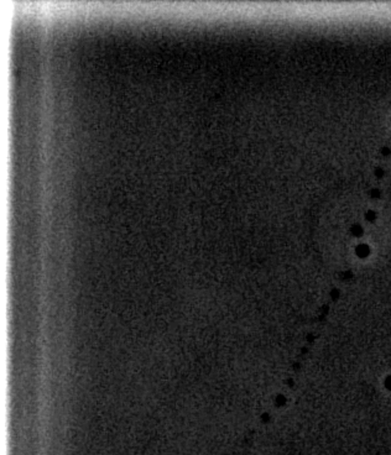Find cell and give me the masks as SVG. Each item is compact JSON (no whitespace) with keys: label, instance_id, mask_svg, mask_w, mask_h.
<instances>
[{"label":"cell","instance_id":"obj_2","mask_svg":"<svg viewBox=\"0 0 391 455\" xmlns=\"http://www.w3.org/2000/svg\"><path fill=\"white\" fill-rule=\"evenodd\" d=\"M366 219H368V220H371V222H374L376 219V213L373 212V211L366 212Z\"/></svg>","mask_w":391,"mask_h":455},{"label":"cell","instance_id":"obj_1","mask_svg":"<svg viewBox=\"0 0 391 455\" xmlns=\"http://www.w3.org/2000/svg\"><path fill=\"white\" fill-rule=\"evenodd\" d=\"M356 254H358L359 256H361V258H364V256H366V255L369 254V248H368L366 245H359L358 249H356Z\"/></svg>","mask_w":391,"mask_h":455},{"label":"cell","instance_id":"obj_6","mask_svg":"<svg viewBox=\"0 0 391 455\" xmlns=\"http://www.w3.org/2000/svg\"><path fill=\"white\" fill-rule=\"evenodd\" d=\"M390 152H391V150L390 149H389V147H384V149L381 150V154H383V155H389Z\"/></svg>","mask_w":391,"mask_h":455},{"label":"cell","instance_id":"obj_5","mask_svg":"<svg viewBox=\"0 0 391 455\" xmlns=\"http://www.w3.org/2000/svg\"><path fill=\"white\" fill-rule=\"evenodd\" d=\"M352 232L354 234H361V228L359 227V225H356V227H353V229H352Z\"/></svg>","mask_w":391,"mask_h":455},{"label":"cell","instance_id":"obj_3","mask_svg":"<svg viewBox=\"0 0 391 455\" xmlns=\"http://www.w3.org/2000/svg\"><path fill=\"white\" fill-rule=\"evenodd\" d=\"M371 197L379 198L380 197V191L379 189H373L371 192Z\"/></svg>","mask_w":391,"mask_h":455},{"label":"cell","instance_id":"obj_4","mask_svg":"<svg viewBox=\"0 0 391 455\" xmlns=\"http://www.w3.org/2000/svg\"><path fill=\"white\" fill-rule=\"evenodd\" d=\"M376 175L379 178L383 177V176H384V171H383V168L378 167V168H376Z\"/></svg>","mask_w":391,"mask_h":455}]
</instances>
